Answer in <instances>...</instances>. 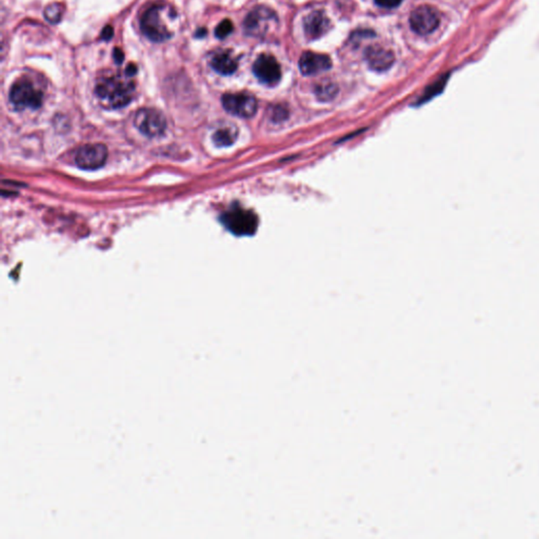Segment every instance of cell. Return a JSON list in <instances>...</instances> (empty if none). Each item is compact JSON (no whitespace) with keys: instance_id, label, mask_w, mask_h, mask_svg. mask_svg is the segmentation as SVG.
<instances>
[{"instance_id":"6da1fadb","label":"cell","mask_w":539,"mask_h":539,"mask_svg":"<svg viewBox=\"0 0 539 539\" xmlns=\"http://www.w3.org/2000/svg\"><path fill=\"white\" fill-rule=\"evenodd\" d=\"M179 22L174 7L167 3H156L144 11L140 28L151 42H165L175 35Z\"/></svg>"},{"instance_id":"7a4b0ae2","label":"cell","mask_w":539,"mask_h":539,"mask_svg":"<svg viewBox=\"0 0 539 539\" xmlns=\"http://www.w3.org/2000/svg\"><path fill=\"white\" fill-rule=\"evenodd\" d=\"M128 73L109 74L99 77L95 93L100 103L108 109H122L132 101L135 95V83Z\"/></svg>"},{"instance_id":"3957f363","label":"cell","mask_w":539,"mask_h":539,"mask_svg":"<svg viewBox=\"0 0 539 539\" xmlns=\"http://www.w3.org/2000/svg\"><path fill=\"white\" fill-rule=\"evenodd\" d=\"M44 93L28 78L16 81L10 90V101L16 109L38 110L42 107Z\"/></svg>"},{"instance_id":"277c9868","label":"cell","mask_w":539,"mask_h":539,"mask_svg":"<svg viewBox=\"0 0 539 539\" xmlns=\"http://www.w3.org/2000/svg\"><path fill=\"white\" fill-rule=\"evenodd\" d=\"M222 222L231 233L238 236L253 235L258 228L257 216L240 207L232 208L222 214Z\"/></svg>"},{"instance_id":"5b68a950","label":"cell","mask_w":539,"mask_h":539,"mask_svg":"<svg viewBox=\"0 0 539 539\" xmlns=\"http://www.w3.org/2000/svg\"><path fill=\"white\" fill-rule=\"evenodd\" d=\"M277 15L273 10L256 7L247 15L244 22V31L253 38H263L276 26Z\"/></svg>"},{"instance_id":"8992f818","label":"cell","mask_w":539,"mask_h":539,"mask_svg":"<svg viewBox=\"0 0 539 539\" xmlns=\"http://www.w3.org/2000/svg\"><path fill=\"white\" fill-rule=\"evenodd\" d=\"M134 124L147 138H158L167 128V119L158 110L144 108L135 114Z\"/></svg>"},{"instance_id":"52a82bcc","label":"cell","mask_w":539,"mask_h":539,"mask_svg":"<svg viewBox=\"0 0 539 539\" xmlns=\"http://www.w3.org/2000/svg\"><path fill=\"white\" fill-rule=\"evenodd\" d=\"M222 106L228 113L240 118H250L257 111V100L249 93H229L222 96Z\"/></svg>"},{"instance_id":"ba28073f","label":"cell","mask_w":539,"mask_h":539,"mask_svg":"<svg viewBox=\"0 0 539 539\" xmlns=\"http://www.w3.org/2000/svg\"><path fill=\"white\" fill-rule=\"evenodd\" d=\"M108 159V149L105 144H88L78 149L75 161L83 170L93 171L103 167Z\"/></svg>"},{"instance_id":"9c48e42d","label":"cell","mask_w":539,"mask_h":539,"mask_svg":"<svg viewBox=\"0 0 539 539\" xmlns=\"http://www.w3.org/2000/svg\"><path fill=\"white\" fill-rule=\"evenodd\" d=\"M440 16L435 8L430 6H420L410 16L412 30L420 35H428L440 26Z\"/></svg>"},{"instance_id":"30bf717a","label":"cell","mask_w":539,"mask_h":539,"mask_svg":"<svg viewBox=\"0 0 539 539\" xmlns=\"http://www.w3.org/2000/svg\"><path fill=\"white\" fill-rule=\"evenodd\" d=\"M253 72L263 85H277L281 78V65L275 57L269 54H261L257 57L253 65Z\"/></svg>"},{"instance_id":"8fae6325","label":"cell","mask_w":539,"mask_h":539,"mask_svg":"<svg viewBox=\"0 0 539 539\" xmlns=\"http://www.w3.org/2000/svg\"><path fill=\"white\" fill-rule=\"evenodd\" d=\"M332 61L328 55L320 53L306 52L299 59V69L302 74L312 76L330 70Z\"/></svg>"},{"instance_id":"7c38bea8","label":"cell","mask_w":539,"mask_h":539,"mask_svg":"<svg viewBox=\"0 0 539 539\" xmlns=\"http://www.w3.org/2000/svg\"><path fill=\"white\" fill-rule=\"evenodd\" d=\"M332 28V22L322 11H314L304 20V30L309 40H317L329 32Z\"/></svg>"},{"instance_id":"4fadbf2b","label":"cell","mask_w":539,"mask_h":539,"mask_svg":"<svg viewBox=\"0 0 539 539\" xmlns=\"http://www.w3.org/2000/svg\"><path fill=\"white\" fill-rule=\"evenodd\" d=\"M365 60L371 69L375 71H385L392 67L394 63V54L392 51L381 46H371L365 50Z\"/></svg>"},{"instance_id":"5bb4252c","label":"cell","mask_w":539,"mask_h":539,"mask_svg":"<svg viewBox=\"0 0 539 539\" xmlns=\"http://www.w3.org/2000/svg\"><path fill=\"white\" fill-rule=\"evenodd\" d=\"M210 65L213 70L222 75H232L238 70V63L230 51H217L212 55Z\"/></svg>"},{"instance_id":"9a60e30c","label":"cell","mask_w":539,"mask_h":539,"mask_svg":"<svg viewBox=\"0 0 539 539\" xmlns=\"http://www.w3.org/2000/svg\"><path fill=\"white\" fill-rule=\"evenodd\" d=\"M238 131L233 124H224L216 130L213 135L214 144L217 147H229L238 138Z\"/></svg>"},{"instance_id":"2e32d148","label":"cell","mask_w":539,"mask_h":539,"mask_svg":"<svg viewBox=\"0 0 539 539\" xmlns=\"http://www.w3.org/2000/svg\"><path fill=\"white\" fill-rule=\"evenodd\" d=\"M65 7L61 3H53L44 9V17L50 24H56L63 19Z\"/></svg>"},{"instance_id":"e0dca14e","label":"cell","mask_w":539,"mask_h":539,"mask_svg":"<svg viewBox=\"0 0 539 539\" xmlns=\"http://www.w3.org/2000/svg\"><path fill=\"white\" fill-rule=\"evenodd\" d=\"M233 30H234V26H233L232 22H231L230 19L222 20V22L218 24L217 28H216V38H220V40L228 38L231 33L233 32Z\"/></svg>"},{"instance_id":"ac0fdd59","label":"cell","mask_w":539,"mask_h":539,"mask_svg":"<svg viewBox=\"0 0 539 539\" xmlns=\"http://www.w3.org/2000/svg\"><path fill=\"white\" fill-rule=\"evenodd\" d=\"M374 1L379 7L385 8V9H394L402 3V0H374Z\"/></svg>"},{"instance_id":"d6986e66","label":"cell","mask_w":539,"mask_h":539,"mask_svg":"<svg viewBox=\"0 0 539 539\" xmlns=\"http://www.w3.org/2000/svg\"><path fill=\"white\" fill-rule=\"evenodd\" d=\"M114 31L111 26H107L103 28V34H101V38L103 40H110L113 38Z\"/></svg>"},{"instance_id":"ffe728a7","label":"cell","mask_w":539,"mask_h":539,"mask_svg":"<svg viewBox=\"0 0 539 539\" xmlns=\"http://www.w3.org/2000/svg\"><path fill=\"white\" fill-rule=\"evenodd\" d=\"M114 58H115L116 63H122L124 61V53L119 49H115L114 51Z\"/></svg>"}]
</instances>
